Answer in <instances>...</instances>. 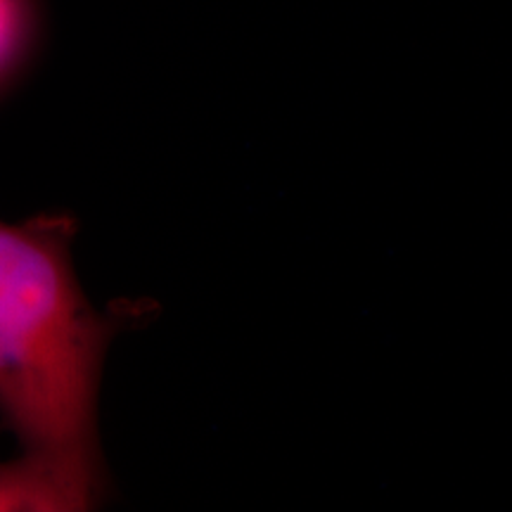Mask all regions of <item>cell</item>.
Instances as JSON below:
<instances>
[{"mask_svg": "<svg viewBox=\"0 0 512 512\" xmlns=\"http://www.w3.org/2000/svg\"><path fill=\"white\" fill-rule=\"evenodd\" d=\"M72 221H0V413L24 453L98 496L95 406L114 328L83 297Z\"/></svg>", "mask_w": 512, "mask_h": 512, "instance_id": "6da1fadb", "label": "cell"}, {"mask_svg": "<svg viewBox=\"0 0 512 512\" xmlns=\"http://www.w3.org/2000/svg\"><path fill=\"white\" fill-rule=\"evenodd\" d=\"M17 31V0H0V69L8 64L12 50L17 46Z\"/></svg>", "mask_w": 512, "mask_h": 512, "instance_id": "7a4b0ae2", "label": "cell"}]
</instances>
